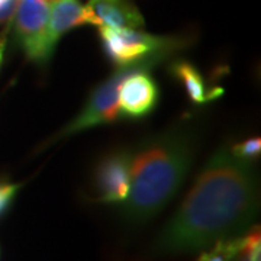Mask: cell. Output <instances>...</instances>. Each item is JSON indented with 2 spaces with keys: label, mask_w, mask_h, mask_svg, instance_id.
Masks as SVG:
<instances>
[{
  "label": "cell",
  "mask_w": 261,
  "mask_h": 261,
  "mask_svg": "<svg viewBox=\"0 0 261 261\" xmlns=\"http://www.w3.org/2000/svg\"><path fill=\"white\" fill-rule=\"evenodd\" d=\"M260 207L252 161L221 148L206 163L195 185L155 241L163 254H185L248 231Z\"/></svg>",
  "instance_id": "1"
},
{
  "label": "cell",
  "mask_w": 261,
  "mask_h": 261,
  "mask_svg": "<svg viewBox=\"0 0 261 261\" xmlns=\"http://www.w3.org/2000/svg\"><path fill=\"white\" fill-rule=\"evenodd\" d=\"M196 141L186 128L164 130L130 151V189L122 203L126 222L151 221L171 202L195 159Z\"/></svg>",
  "instance_id": "2"
},
{
  "label": "cell",
  "mask_w": 261,
  "mask_h": 261,
  "mask_svg": "<svg viewBox=\"0 0 261 261\" xmlns=\"http://www.w3.org/2000/svg\"><path fill=\"white\" fill-rule=\"evenodd\" d=\"M173 54L176 53L163 51L147 58L138 60L135 63L118 65V70L106 82H103L99 87L94 89L93 93L90 94V97L87 99L84 108L82 109V112L79 113L60 134H57V140L71 137L77 132H83L99 125H106V123L118 121L121 118L119 108H118V92H119L122 80L134 73L152 70L160 63L168 60Z\"/></svg>",
  "instance_id": "3"
},
{
  "label": "cell",
  "mask_w": 261,
  "mask_h": 261,
  "mask_svg": "<svg viewBox=\"0 0 261 261\" xmlns=\"http://www.w3.org/2000/svg\"><path fill=\"white\" fill-rule=\"evenodd\" d=\"M99 37L108 58L118 65L135 63L163 51L177 53L185 47L180 38L157 37L142 29L99 27Z\"/></svg>",
  "instance_id": "4"
},
{
  "label": "cell",
  "mask_w": 261,
  "mask_h": 261,
  "mask_svg": "<svg viewBox=\"0 0 261 261\" xmlns=\"http://www.w3.org/2000/svg\"><path fill=\"white\" fill-rule=\"evenodd\" d=\"M53 0H19L15 10V34L31 61L45 64L56 48L48 39V22Z\"/></svg>",
  "instance_id": "5"
},
{
  "label": "cell",
  "mask_w": 261,
  "mask_h": 261,
  "mask_svg": "<svg viewBox=\"0 0 261 261\" xmlns=\"http://www.w3.org/2000/svg\"><path fill=\"white\" fill-rule=\"evenodd\" d=\"M94 187L103 203H123L130 189V151L116 149L105 155L94 171Z\"/></svg>",
  "instance_id": "6"
},
{
  "label": "cell",
  "mask_w": 261,
  "mask_h": 261,
  "mask_svg": "<svg viewBox=\"0 0 261 261\" xmlns=\"http://www.w3.org/2000/svg\"><path fill=\"white\" fill-rule=\"evenodd\" d=\"M159 86L148 71H140L122 80L118 92L121 118L141 119L154 111L159 102Z\"/></svg>",
  "instance_id": "7"
},
{
  "label": "cell",
  "mask_w": 261,
  "mask_h": 261,
  "mask_svg": "<svg viewBox=\"0 0 261 261\" xmlns=\"http://www.w3.org/2000/svg\"><path fill=\"white\" fill-rule=\"evenodd\" d=\"M82 25L99 27L97 19L87 9V6H82L79 0L53 2L48 22V39L53 47L56 48L57 42L65 32Z\"/></svg>",
  "instance_id": "8"
},
{
  "label": "cell",
  "mask_w": 261,
  "mask_h": 261,
  "mask_svg": "<svg viewBox=\"0 0 261 261\" xmlns=\"http://www.w3.org/2000/svg\"><path fill=\"white\" fill-rule=\"evenodd\" d=\"M86 6L97 19L99 27L144 28L142 15L130 0H89Z\"/></svg>",
  "instance_id": "9"
},
{
  "label": "cell",
  "mask_w": 261,
  "mask_h": 261,
  "mask_svg": "<svg viewBox=\"0 0 261 261\" xmlns=\"http://www.w3.org/2000/svg\"><path fill=\"white\" fill-rule=\"evenodd\" d=\"M171 74L183 86L192 102L206 103L222 94V89H207V83L200 71L189 61L177 60L170 67Z\"/></svg>",
  "instance_id": "10"
},
{
  "label": "cell",
  "mask_w": 261,
  "mask_h": 261,
  "mask_svg": "<svg viewBox=\"0 0 261 261\" xmlns=\"http://www.w3.org/2000/svg\"><path fill=\"white\" fill-rule=\"evenodd\" d=\"M241 237L243 235L216 241L211 250L202 252L196 261H232L241 247Z\"/></svg>",
  "instance_id": "11"
},
{
  "label": "cell",
  "mask_w": 261,
  "mask_h": 261,
  "mask_svg": "<svg viewBox=\"0 0 261 261\" xmlns=\"http://www.w3.org/2000/svg\"><path fill=\"white\" fill-rule=\"evenodd\" d=\"M232 261H261L260 226H252L241 237V247Z\"/></svg>",
  "instance_id": "12"
},
{
  "label": "cell",
  "mask_w": 261,
  "mask_h": 261,
  "mask_svg": "<svg viewBox=\"0 0 261 261\" xmlns=\"http://www.w3.org/2000/svg\"><path fill=\"white\" fill-rule=\"evenodd\" d=\"M231 152L238 159L252 161L255 157L260 155L261 140L257 137V138H248L243 142H238L231 148Z\"/></svg>",
  "instance_id": "13"
},
{
  "label": "cell",
  "mask_w": 261,
  "mask_h": 261,
  "mask_svg": "<svg viewBox=\"0 0 261 261\" xmlns=\"http://www.w3.org/2000/svg\"><path fill=\"white\" fill-rule=\"evenodd\" d=\"M19 189H20L19 183L0 181V216H3L9 211L18 196Z\"/></svg>",
  "instance_id": "14"
},
{
  "label": "cell",
  "mask_w": 261,
  "mask_h": 261,
  "mask_svg": "<svg viewBox=\"0 0 261 261\" xmlns=\"http://www.w3.org/2000/svg\"><path fill=\"white\" fill-rule=\"evenodd\" d=\"M19 0H0V23L15 15Z\"/></svg>",
  "instance_id": "15"
},
{
  "label": "cell",
  "mask_w": 261,
  "mask_h": 261,
  "mask_svg": "<svg viewBox=\"0 0 261 261\" xmlns=\"http://www.w3.org/2000/svg\"><path fill=\"white\" fill-rule=\"evenodd\" d=\"M53 2H56V0H53Z\"/></svg>",
  "instance_id": "16"
}]
</instances>
